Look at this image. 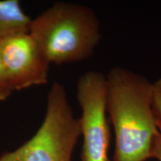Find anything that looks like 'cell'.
<instances>
[{
  "label": "cell",
  "mask_w": 161,
  "mask_h": 161,
  "mask_svg": "<svg viewBox=\"0 0 161 161\" xmlns=\"http://www.w3.org/2000/svg\"><path fill=\"white\" fill-rule=\"evenodd\" d=\"M105 75L107 110L115 134L113 161L152 159L160 133L153 110V83L122 66Z\"/></svg>",
  "instance_id": "6da1fadb"
},
{
  "label": "cell",
  "mask_w": 161,
  "mask_h": 161,
  "mask_svg": "<svg viewBox=\"0 0 161 161\" xmlns=\"http://www.w3.org/2000/svg\"><path fill=\"white\" fill-rule=\"evenodd\" d=\"M29 33L50 64L89 59L102 40L101 23L91 8L57 2L32 19Z\"/></svg>",
  "instance_id": "7a4b0ae2"
},
{
  "label": "cell",
  "mask_w": 161,
  "mask_h": 161,
  "mask_svg": "<svg viewBox=\"0 0 161 161\" xmlns=\"http://www.w3.org/2000/svg\"><path fill=\"white\" fill-rule=\"evenodd\" d=\"M80 136L79 119L74 115L65 87L55 81L37 132L17 149L3 153L0 161H72Z\"/></svg>",
  "instance_id": "3957f363"
},
{
  "label": "cell",
  "mask_w": 161,
  "mask_h": 161,
  "mask_svg": "<svg viewBox=\"0 0 161 161\" xmlns=\"http://www.w3.org/2000/svg\"><path fill=\"white\" fill-rule=\"evenodd\" d=\"M83 138L80 161H110V120L106 102V75L97 71L82 74L76 84Z\"/></svg>",
  "instance_id": "277c9868"
},
{
  "label": "cell",
  "mask_w": 161,
  "mask_h": 161,
  "mask_svg": "<svg viewBox=\"0 0 161 161\" xmlns=\"http://www.w3.org/2000/svg\"><path fill=\"white\" fill-rule=\"evenodd\" d=\"M4 69L14 91L48 83L50 64L29 32L0 41Z\"/></svg>",
  "instance_id": "5b68a950"
},
{
  "label": "cell",
  "mask_w": 161,
  "mask_h": 161,
  "mask_svg": "<svg viewBox=\"0 0 161 161\" xmlns=\"http://www.w3.org/2000/svg\"><path fill=\"white\" fill-rule=\"evenodd\" d=\"M32 19L18 0H0V41L11 36L29 32Z\"/></svg>",
  "instance_id": "8992f818"
},
{
  "label": "cell",
  "mask_w": 161,
  "mask_h": 161,
  "mask_svg": "<svg viewBox=\"0 0 161 161\" xmlns=\"http://www.w3.org/2000/svg\"><path fill=\"white\" fill-rule=\"evenodd\" d=\"M152 102L156 123L161 134V77L153 82Z\"/></svg>",
  "instance_id": "52a82bcc"
},
{
  "label": "cell",
  "mask_w": 161,
  "mask_h": 161,
  "mask_svg": "<svg viewBox=\"0 0 161 161\" xmlns=\"http://www.w3.org/2000/svg\"><path fill=\"white\" fill-rule=\"evenodd\" d=\"M14 92L11 87L2 62L1 54H0V102H5L8 99L12 93Z\"/></svg>",
  "instance_id": "ba28073f"
},
{
  "label": "cell",
  "mask_w": 161,
  "mask_h": 161,
  "mask_svg": "<svg viewBox=\"0 0 161 161\" xmlns=\"http://www.w3.org/2000/svg\"><path fill=\"white\" fill-rule=\"evenodd\" d=\"M152 158L155 159L158 161H161V134L157 136L155 143H154V148H153L152 152Z\"/></svg>",
  "instance_id": "9c48e42d"
}]
</instances>
